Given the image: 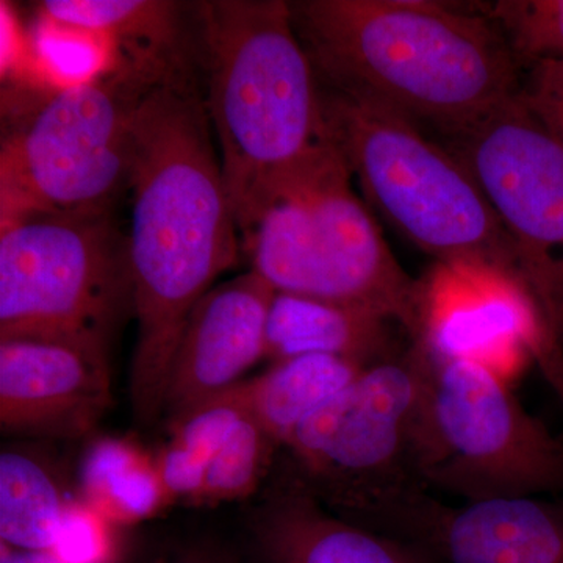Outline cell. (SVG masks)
Returning a JSON list of instances; mask_svg holds the SVG:
<instances>
[{"label":"cell","instance_id":"d4e9b609","mask_svg":"<svg viewBox=\"0 0 563 563\" xmlns=\"http://www.w3.org/2000/svg\"><path fill=\"white\" fill-rule=\"evenodd\" d=\"M131 531L76 496L66 509L51 554L60 563H128L133 544Z\"/></svg>","mask_w":563,"mask_h":563},{"label":"cell","instance_id":"ac0fdd59","mask_svg":"<svg viewBox=\"0 0 563 563\" xmlns=\"http://www.w3.org/2000/svg\"><path fill=\"white\" fill-rule=\"evenodd\" d=\"M77 498L125 529L168 512L157 455L132 437H92L81 451Z\"/></svg>","mask_w":563,"mask_h":563},{"label":"cell","instance_id":"2e32d148","mask_svg":"<svg viewBox=\"0 0 563 563\" xmlns=\"http://www.w3.org/2000/svg\"><path fill=\"white\" fill-rule=\"evenodd\" d=\"M395 325L401 328L361 307L276 292L266 322L265 358L274 363L299 355H332L373 365L401 350L393 336Z\"/></svg>","mask_w":563,"mask_h":563},{"label":"cell","instance_id":"3957f363","mask_svg":"<svg viewBox=\"0 0 563 563\" xmlns=\"http://www.w3.org/2000/svg\"><path fill=\"white\" fill-rule=\"evenodd\" d=\"M207 111L242 242L277 192L332 146L290 2L195 3Z\"/></svg>","mask_w":563,"mask_h":563},{"label":"cell","instance_id":"8992f818","mask_svg":"<svg viewBox=\"0 0 563 563\" xmlns=\"http://www.w3.org/2000/svg\"><path fill=\"white\" fill-rule=\"evenodd\" d=\"M335 144L285 185L243 240L276 292L372 310L420 335L421 280L399 265Z\"/></svg>","mask_w":563,"mask_h":563},{"label":"cell","instance_id":"9c48e42d","mask_svg":"<svg viewBox=\"0 0 563 563\" xmlns=\"http://www.w3.org/2000/svg\"><path fill=\"white\" fill-rule=\"evenodd\" d=\"M132 309L128 233L113 213L22 214L0 232V342L38 339L109 347Z\"/></svg>","mask_w":563,"mask_h":563},{"label":"cell","instance_id":"7a4b0ae2","mask_svg":"<svg viewBox=\"0 0 563 563\" xmlns=\"http://www.w3.org/2000/svg\"><path fill=\"white\" fill-rule=\"evenodd\" d=\"M292 24L324 87L450 133L509 102L520 65L487 16L431 0H301Z\"/></svg>","mask_w":563,"mask_h":563},{"label":"cell","instance_id":"e0dca14e","mask_svg":"<svg viewBox=\"0 0 563 563\" xmlns=\"http://www.w3.org/2000/svg\"><path fill=\"white\" fill-rule=\"evenodd\" d=\"M184 3L168 0H46L41 20L110 40L117 60L166 70L188 65L181 52Z\"/></svg>","mask_w":563,"mask_h":563},{"label":"cell","instance_id":"cb8c5ba5","mask_svg":"<svg viewBox=\"0 0 563 563\" xmlns=\"http://www.w3.org/2000/svg\"><path fill=\"white\" fill-rule=\"evenodd\" d=\"M485 10L520 68L563 58V0H499Z\"/></svg>","mask_w":563,"mask_h":563},{"label":"cell","instance_id":"5b68a950","mask_svg":"<svg viewBox=\"0 0 563 563\" xmlns=\"http://www.w3.org/2000/svg\"><path fill=\"white\" fill-rule=\"evenodd\" d=\"M320 92L329 135L368 207L435 263L488 266L525 284L512 240L454 154L398 111L322 84Z\"/></svg>","mask_w":563,"mask_h":563},{"label":"cell","instance_id":"7c38bea8","mask_svg":"<svg viewBox=\"0 0 563 563\" xmlns=\"http://www.w3.org/2000/svg\"><path fill=\"white\" fill-rule=\"evenodd\" d=\"M113 401L106 347L62 340L0 342V431L24 440H80Z\"/></svg>","mask_w":563,"mask_h":563},{"label":"cell","instance_id":"52a82bcc","mask_svg":"<svg viewBox=\"0 0 563 563\" xmlns=\"http://www.w3.org/2000/svg\"><path fill=\"white\" fill-rule=\"evenodd\" d=\"M172 70L117 60L41 103L3 140L2 220L113 213L118 198L131 190L140 102Z\"/></svg>","mask_w":563,"mask_h":563},{"label":"cell","instance_id":"277c9868","mask_svg":"<svg viewBox=\"0 0 563 563\" xmlns=\"http://www.w3.org/2000/svg\"><path fill=\"white\" fill-rule=\"evenodd\" d=\"M424 373L426 350L410 342L366 366L282 448L284 465L329 512L412 544L439 507L412 454Z\"/></svg>","mask_w":563,"mask_h":563},{"label":"cell","instance_id":"4fadbf2b","mask_svg":"<svg viewBox=\"0 0 563 563\" xmlns=\"http://www.w3.org/2000/svg\"><path fill=\"white\" fill-rule=\"evenodd\" d=\"M272 285L247 272L211 288L185 322L166 379L163 421L243 383L265 358Z\"/></svg>","mask_w":563,"mask_h":563},{"label":"cell","instance_id":"484cf974","mask_svg":"<svg viewBox=\"0 0 563 563\" xmlns=\"http://www.w3.org/2000/svg\"><path fill=\"white\" fill-rule=\"evenodd\" d=\"M517 99L563 147V58L532 63Z\"/></svg>","mask_w":563,"mask_h":563},{"label":"cell","instance_id":"9a60e30c","mask_svg":"<svg viewBox=\"0 0 563 563\" xmlns=\"http://www.w3.org/2000/svg\"><path fill=\"white\" fill-rule=\"evenodd\" d=\"M415 547L442 563H563V501L440 504Z\"/></svg>","mask_w":563,"mask_h":563},{"label":"cell","instance_id":"8fae6325","mask_svg":"<svg viewBox=\"0 0 563 563\" xmlns=\"http://www.w3.org/2000/svg\"><path fill=\"white\" fill-rule=\"evenodd\" d=\"M415 342L433 357L477 363L509 385L533 361L563 404V347L529 288L510 274L435 263L421 279Z\"/></svg>","mask_w":563,"mask_h":563},{"label":"cell","instance_id":"6da1fadb","mask_svg":"<svg viewBox=\"0 0 563 563\" xmlns=\"http://www.w3.org/2000/svg\"><path fill=\"white\" fill-rule=\"evenodd\" d=\"M211 132L188 65L152 85L136 111L128 242L139 339L129 388L141 424L162 421L185 322L239 261L242 236Z\"/></svg>","mask_w":563,"mask_h":563},{"label":"cell","instance_id":"d6986e66","mask_svg":"<svg viewBox=\"0 0 563 563\" xmlns=\"http://www.w3.org/2000/svg\"><path fill=\"white\" fill-rule=\"evenodd\" d=\"M250 413V387L243 380L166 422L169 437L155 455L169 509L192 506L214 455Z\"/></svg>","mask_w":563,"mask_h":563},{"label":"cell","instance_id":"7402d4cb","mask_svg":"<svg viewBox=\"0 0 563 563\" xmlns=\"http://www.w3.org/2000/svg\"><path fill=\"white\" fill-rule=\"evenodd\" d=\"M282 446L250 413L214 455L192 509L252 501L274 472Z\"/></svg>","mask_w":563,"mask_h":563},{"label":"cell","instance_id":"ffe728a7","mask_svg":"<svg viewBox=\"0 0 563 563\" xmlns=\"http://www.w3.org/2000/svg\"><path fill=\"white\" fill-rule=\"evenodd\" d=\"M70 496L44 455L22 446L0 453V543L13 550L51 553Z\"/></svg>","mask_w":563,"mask_h":563},{"label":"cell","instance_id":"ba28073f","mask_svg":"<svg viewBox=\"0 0 563 563\" xmlns=\"http://www.w3.org/2000/svg\"><path fill=\"white\" fill-rule=\"evenodd\" d=\"M412 454L426 487L465 503L563 495L562 440L525 409L509 384L474 362L426 351Z\"/></svg>","mask_w":563,"mask_h":563},{"label":"cell","instance_id":"603a6c76","mask_svg":"<svg viewBox=\"0 0 563 563\" xmlns=\"http://www.w3.org/2000/svg\"><path fill=\"white\" fill-rule=\"evenodd\" d=\"M128 563H266L250 540L207 526H172L133 537Z\"/></svg>","mask_w":563,"mask_h":563},{"label":"cell","instance_id":"4316f807","mask_svg":"<svg viewBox=\"0 0 563 563\" xmlns=\"http://www.w3.org/2000/svg\"><path fill=\"white\" fill-rule=\"evenodd\" d=\"M0 563H60L51 553L13 550L0 543Z\"/></svg>","mask_w":563,"mask_h":563},{"label":"cell","instance_id":"5bb4252c","mask_svg":"<svg viewBox=\"0 0 563 563\" xmlns=\"http://www.w3.org/2000/svg\"><path fill=\"white\" fill-rule=\"evenodd\" d=\"M255 496L243 533L266 563H433L412 543L329 512L285 465Z\"/></svg>","mask_w":563,"mask_h":563},{"label":"cell","instance_id":"30bf717a","mask_svg":"<svg viewBox=\"0 0 563 563\" xmlns=\"http://www.w3.org/2000/svg\"><path fill=\"white\" fill-rule=\"evenodd\" d=\"M440 136L487 196L512 240L526 287L563 347V147L517 96Z\"/></svg>","mask_w":563,"mask_h":563},{"label":"cell","instance_id":"44dd1931","mask_svg":"<svg viewBox=\"0 0 563 563\" xmlns=\"http://www.w3.org/2000/svg\"><path fill=\"white\" fill-rule=\"evenodd\" d=\"M365 368L362 363L332 355L274 362L261 376L247 379L251 413L284 448L307 418L332 401Z\"/></svg>","mask_w":563,"mask_h":563}]
</instances>
